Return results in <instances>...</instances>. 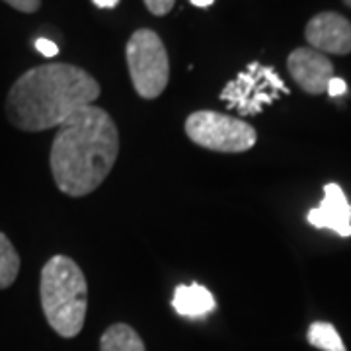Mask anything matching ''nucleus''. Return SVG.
<instances>
[{
  "label": "nucleus",
  "mask_w": 351,
  "mask_h": 351,
  "mask_svg": "<svg viewBox=\"0 0 351 351\" xmlns=\"http://www.w3.org/2000/svg\"><path fill=\"white\" fill-rule=\"evenodd\" d=\"M98 96L100 84L84 69L69 63L39 64L14 82L4 110L16 129L38 133L61 127Z\"/></svg>",
  "instance_id": "2"
},
{
  "label": "nucleus",
  "mask_w": 351,
  "mask_h": 351,
  "mask_svg": "<svg viewBox=\"0 0 351 351\" xmlns=\"http://www.w3.org/2000/svg\"><path fill=\"white\" fill-rule=\"evenodd\" d=\"M215 0H191V4H195V6H199V8H207V6H211Z\"/></svg>",
  "instance_id": "19"
},
{
  "label": "nucleus",
  "mask_w": 351,
  "mask_h": 351,
  "mask_svg": "<svg viewBox=\"0 0 351 351\" xmlns=\"http://www.w3.org/2000/svg\"><path fill=\"white\" fill-rule=\"evenodd\" d=\"M186 135L191 143L213 152H246L256 145V129L239 117L201 110L186 119Z\"/></svg>",
  "instance_id": "5"
},
{
  "label": "nucleus",
  "mask_w": 351,
  "mask_h": 351,
  "mask_svg": "<svg viewBox=\"0 0 351 351\" xmlns=\"http://www.w3.org/2000/svg\"><path fill=\"white\" fill-rule=\"evenodd\" d=\"M36 49L43 55V57H55L57 53H59V47H57V43L55 41H51V39H45V38H39L36 41Z\"/></svg>",
  "instance_id": "16"
},
{
  "label": "nucleus",
  "mask_w": 351,
  "mask_h": 351,
  "mask_svg": "<svg viewBox=\"0 0 351 351\" xmlns=\"http://www.w3.org/2000/svg\"><path fill=\"white\" fill-rule=\"evenodd\" d=\"M41 308L49 326L61 338H76L86 320L88 283L78 263L57 254L41 269Z\"/></svg>",
  "instance_id": "3"
},
{
  "label": "nucleus",
  "mask_w": 351,
  "mask_h": 351,
  "mask_svg": "<svg viewBox=\"0 0 351 351\" xmlns=\"http://www.w3.org/2000/svg\"><path fill=\"white\" fill-rule=\"evenodd\" d=\"M304 38L320 53L348 55L351 53V22L336 12L316 14L306 24Z\"/></svg>",
  "instance_id": "8"
},
{
  "label": "nucleus",
  "mask_w": 351,
  "mask_h": 351,
  "mask_svg": "<svg viewBox=\"0 0 351 351\" xmlns=\"http://www.w3.org/2000/svg\"><path fill=\"white\" fill-rule=\"evenodd\" d=\"M100 351H147L137 332L129 324H113L100 339Z\"/></svg>",
  "instance_id": "11"
},
{
  "label": "nucleus",
  "mask_w": 351,
  "mask_h": 351,
  "mask_svg": "<svg viewBox=\"0 0 351 351\" xmlns=\"http://www.w3.org/2000/svg\"><path fill=\"white\" fill-rule=\"evenodd\" d=\"M328 94L332 96V98H338V96H343L346 92H348V84H346V80L343 78H338V76H334L330 82H328Z\"/></svg>",
  "instance_id": "17"
},
{
  "label": "nucleus",
  "mask_w": 351,
  "mask_h": 351,
  "mask_svg": "<svg viewBox=\"0 0 351 351\" xmlns=\"http://www.w3.org/2000/svg\"><path fill=\"white\" fill-rule=\"evenodd\" d=\"M20 274V254L10 239L0 232V289H8Z\"/></svg>",
  "instance_id": "12"
},
{
  "label": "nucleus",
  "mask_w": 351,
  "mask_h": 351,
  "mask_svg": "<svg viewBox=\"0 0 351 351\" xmlns=\"http://www.w3.org/2000/svg\"><path fill=\"white\" fill-rule=\"evenodd\" d=\"M172 306L180 316L186 318H201L205 314L213 313L217 302L213 293L203 285L191 283V285H178L174 291Z\"/></svg>",
  "instance_id": "10"
},
{
  "label": "nucleus",
  "mask_w": 351,
  "mask_h": 351,
  "mask_svg": "<svg viewBox=\"0 0 351 351\" xmlns=\"http://www.w3.org/2000/svg\"><path fill=\"white\" fill-rule=\"evenodd\" d=\"M176 0H145V6L149 8V12L154 16H166L174 8Z\"/></svg>",
  "instance_id": "14"
},
{
  "label": "nucleus",
  "mask_w": 351,
  "mask_h": 351,
  "mask_svg": "<svg viewBox=\"0 0 351 351\" xmlns=\"http://www.w3.org/2000/svg\"><path fill=\"white\" fill-rule=\"evenodd\" d=\"M308 343L320 351H348L343 346V339L339 338L338 330L330 322H314L308 328Z\"/></svg>",
  "instance_id": "13"
},
{
  "label": "nucleus",
  "mask_w": 351,
  "mask_h": 351,
  "mask_svg": "<svg viewBox=\"0 0 351 351\" xmlns=\"http://www.w3.org/2000/svg\"><path fill=\"white\" fill-rule=\"evenodd\" d=\"M119 154V131L112 115L84 106L57 129L49 166L64 195L84 197L106 182Z\"/></svg>",
  "instance_id": "1"
},
{
  "label": "nucleus",
  "mask_w": 351,
  "mask_h": 351,
  "mask_svg": "<svg viewBox=\"0 0 351 351\" xmlns=\"http://www.w3.org/2000/svg\"><path fill=\"white\" fill-rule=\"evenodd\" d=\"M289 90L276 69L260 63H250L244 73L230 80L221 92V100L228 108L239 110L242 115H256L279 98V94H287Z\"/></svg>",
  "instance_id": "6"
},
{
  "label": "nucleus",
  "mask_w": 351,
  "mask_h": 351,
  "mask_svg": "<svg viewBox=\"0 0 351 351\" xmlns=\"http://www.w3.org/2000/svg\"><path fill=\"white\" fill-rule=\"evenodd\" d=\"M308 223L316 228H328L348 239L351 237V205L338 184L324 186V199L306 215Z\"/></svg>",
  "instance_id": "9"
},
{
  "label": "nucleus",
  "mask_w": 351,
  "mask_h": 351,
  "mask_svg": "<svg viewBox=\"0 0 351 351\" xmlns=\"http://www.w3.org/2000/svg\"><path fill=\"white\" fill-rule=\"evenodd\" d=\"M127 66L133 88L145 100L162 94L170 80V63L162 39L152 29H137L127 41Z\"/></svg>",
  "instance_id": "4"
},
{
  "label": "nucleus",
  "mask_w": 351,
  "mask_h": 351,
  "mask_svg": "<svg viewBox=\"0 0 351 351\" xmlns=\"http://www.w3.org/2000/svg\"><path fill=\"white\" fill-rule=\"evenodd\" d=\"M343 2H346V4H348V6L351 8V0H343Z\"/></svg>",
  "instance_id": "20"
},
{
  "label": "nucleus",
  "mask_w": 351,
  "mask_h": 351,
  "mask_svg": "<svg viewBox=\"0 0 351 351\" xmlns=\"http://www.w3.org/2000/svg\"><path fill=\"white\" fill-rule=\"evenodd\" d=\"M289 75L306 94H324L328 82L334 78V64L324 53L308 47L295 49L287 59Z\"/></svg>",
  "instance_id": "7"
},
{
  "label": "nucleus",
  "mask_w": 351,
  "mask_h": 351,
  "mask_svg": "<svg viewBox=\"0 0 351 351\" xmlns=\"http://www.w3.org/2000/svg\"><path fill=\"white\" fill-rule=\"evenodd\" d=\"M98 8H113V6H117V2L119 0H92Z\"/></svg>",
  "instance_id": "18"
},
{
  "label": "nucleus",
  "mask_w": 351,
  "mask_h": 351,
  "mask_svg": "<svg viewBox=\"0 0 351 351\" xmlns=\"http://www.w3.org/2000/svg\"><path fill=\"white\" fill-rule=\"evenodd\" d=\"M8 6H12L16 10L25 14H34L38 12L39 6H41V0H4Z\"/></svg>",
  "instance_id": "15"
}]
</instances>
